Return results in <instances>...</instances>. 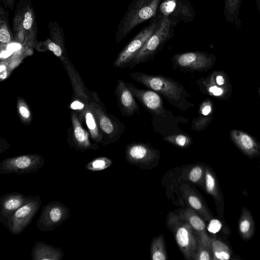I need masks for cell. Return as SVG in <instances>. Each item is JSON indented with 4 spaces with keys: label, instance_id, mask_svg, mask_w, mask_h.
<instances>
[{
    "label": "cell",
    "instance_id": "6da1fadb",
    "mask_svg": "<svg viewBox=\"0 0 260 260\" xmlns=\"http://www.w3.org/2000/svg\"><path fill=\"white\" fill-rule=\"evenodd\" d=\"M129 76L148 89L157 92L180 111L185 112L194 106L188 100L191 98L190 93L180 83L171 78L140 72L131 73Z\"/></svg>",
    "mask_w": 260,
    "mask_h": 260
},
{
    "label": "cell",
    "instance_id": "7a4b0ae2",
    "mask_svg": "<svg viewBox=\"0 0 260 260\" xmlns=\"http://www.w3.org/2000/svg\"><path fill=\"white\" fill-rule=\"evenodd\" d=\"M14 35L21 42L34 45L38 29L34 8L29 0H19L13 19Z\"/></svg>",
    "mask_w": 260,
    "mask_h": 260
},
{
    "label": "cell",
    "instance_id": "3957f363",
    "mask_svg": "<svg viewBox=\"0 0 260 260\" xmlns=\"http://www.w3.org/2000/svg\"><path fill=\"white\" fill-rule=\"evenodd\" d=\"M160 0H134L118 27L116 41L120 42L138 24L156 13Z\"/></svg>",
    "mask_w": 260,
    "mask_h": 260
},
{
    "label": "cell",
    "instance_id": "277c9868",
    "mask_svg": "<svg viewBox=\"0 0 260 260\" xmlns=\"http://www.w3.org/2000/svg\"><path fill=\"white\" fill-rule=\"evenodd\" d=\"M173 23L166 15L160 19L159 24L153 34L138 52L127 68L131 69L138 64L153 59L165 43L171 37Z\"/></svg>",
    "mask_w": 260,
    "mask_h": 260
},
{
    "label": "cell",
    "instance_id": "5b68a950",
    "mask_svg": "<svg viewBox=\"0 0 260 260\" xmlns=\"http://www.w3.org/2000/svg\"><path fill=\"white\" fill-rule=\"evenodd\" d=\"M216 56L204 51L175 54L171 59L172 68L183 72H207L214 66Z\"/></svg>",
    "mask_w": 260,
    "mask_h": 260
},
{
    "label": "cell",
    "instance_id": "8992f818",
    "mask_svg": "<svg viewBox=\"0 0 260 260\" xmlns=\"http://www.w3.org/2000/svg\"><path fill=\"white\" fill-rule=\"evenodd\" d=\"M169 224L173 230L177 244L186 258L194 259L198 245L197 233L188 222L175 214L170 216Z\"/></svg>",
    "mask_w": 260,
    "mask_h": 260
},
{
    "label": "cell",
    "instance_id": "52a82bcc",
    "mask_svg": "<svg viewBox=\"0 0 260 260\" xmlns=\"http://www.w3.org/2000/svg\"><path fill=\"white\" fill-rule=\"evenodd\" d=\"M196 82L203 94L220 100H228L232 95V85L228 75L224 71H213Z\"/></svg>",
    "mask_w": 260,
    "mask_h": 260
},
{
    "label": "cell",
    "instance_id": "ba28073f",
    "mask_svg": "<svg viewBox=\"0 0 260 260\" xmlns=\"http://www.w3.org/2000/svg\"><path fill=\"white\" fill-rule=\"evenodd\" d=\"M127 88L147 111L153 116L152 123L157 120H166L167 118L174 117L172 113L167 110L161 96L151 89H142L136 87L132 83L125 82Z\"/></svg>",
    "mask_w": 260,
    "mask_h": 260
},
{
    "label": "cell",
    "instance_id": "9c48e42d",
    "mask_svg": "<svg viewBox=\"0 0 260 260\" xmlns=\"http://www.w3.org/2000/svg\"><path fill=\"white\" fill-rule=\"evenodd\" d=\"M44 164V157L39 154H30L8 157L0 162V174H29L38 171Z\"/></svg>",
    "mask_w": 260,
    "mask_h": 260
},
{
    "label": "cell",
    "instance_id": "30bf717a",
    "mask_svg": "<svg viewBox=\"0 0 260 260\" xmlns=\"http://www.w3.org/2000/svg\"><path fill=\"white\" fill-rule=\"evenodd\" d=\"M70 217V210L67 206L60 202L52 201L43 207L36 226L42 232H51Z\"/></svg>",
    "mask_w": 260,
    "mask_h": 260
},
{
    "label": "cell",
    "instance_id": "8fae6325",
    "mask_svg": "<svg viewBox=\"0 0 260 260\" xmlns=\"http://www.w3.org/2000/svg\"><path fill=\"white\" fill-rule=\"evenodd\" d=\"M41 204L42 200L39 196H32L29 201L9 218L5 227L12 234H20L30 224Z\"/></svg>",
    "mask_w": 260,
    "mask_h": 260
},
{
    "label": "cell",
    "instance_id": "7c38bea8",
    "mask_svg": "<svg viewBox=\"0 0 260 260\" xmlns=\"http://www.w3.org/2000/svg\"><path fill=\"white\" fill-rule=\"evenodd\" d=\"M159 20L155 19L143 28L123 48L116 58L114 66L119 68H126L132 59L141 50L146 41L156 29Z\"/></svg>",
    "mask_w": 260,
    "mask_h": 260
},
{
    "label": "cell",
    "instance_id": "4fadbf2b",
    "mask_svg": "<svg viewBox=\"0 0 260 260\" xmlns=\"http://www.w3.org/2000/svg\"><path fill=\"white\" fill-rule=\"evenodd\" d=\"M17 191L7 193L0 197V222L5 226L9 218L31 198Z\"/></svg>",
    "mask_w": 260,
    "mask_h": 260
},
{
    "label": "cell",
    "instance_id": "5bb4252c",
    "mask_svg": "<svg viewBox=\"0 0 260 260\" xmlns=\"http://www.w3.org/2000/svg\"><path fill=\"white\" fill-rule=\"evenodd\" d=\"M229 135L235 145L247 157L253 158L260 155V142L246 132L232 129Z\"/></svg>",
    "mask_w": 260,
    "mask_h": 260
},
{
    "label": "cell",
    "instance_id": "9a60e30c",
    "mask_svg": "<svg viewBox=\"0 0 260 260\" xmlns=\"http://www.w3.org/2000/svg\"><path fill=\"white\" fill-rule=\"evenodd\" d=\"M118 105L123 116L129 117L140 114L139 106L133 94L127 88L125 81L118 80L115 90Z\"/></svg>",
    "mask_w": 260,
    "mask_h": 260
},
{
    "label": "cell",
    "instance_id": "2e32d148",
    "mask_svg": "<svg viewBox=\"0 0 260 260\" xmlns=\"http://www.w3.org/2000/svg\"><path fill=\"white\" fill-rule=\"evenodd\" d=\"M214 104L208 98L201 103L197 116L193 118L191 123V129L196 132H202L209 126L213 119Z\"/></svg>",
    "mask_w": 260,
    "mask_h": 260
},
{
    "label": "cell",
    "instance_id": "e0dca14e",
    "mask_svg": "<svg viewBox=\"0 0 260 260\" xmlns=\"http://www.w3.org/2000/svg\"><path fill=\"white\" fill-rule=\"evenodd\" d=\"M63 256V252L60 247H54L43 241H36L31 248L32 260H61Z\"/></svg>",
    "mask_w": 260,
    "mask_h": 260
},
{
    "label": "cell",
    "instance_id": "ac0fdd59",
    "mask_svg": "<svg viewBox=\"0 0 260 260\" xmlns=\"http://www.w3.org/2000/svg\"><path fill=\"white\" fill-rule=\"evenodd\" d=\"M255 222L249 210L242 208L238 223V230L242 239L247 241L252 238L255 233Z\"/></svg>",
    "mask_w": 260,
    "mask_h": 260
},
{
    "label": "cell",
    "instance_id": "d6986e66",
    "mask_svg": "<svg viewBox=\"0 0 260 260\" xmlns=\"http://www.w3.org/2000/svg\"><path fill=\"white\" fill-rule=\"evenodd\" d=\"M242 0H224L223 15L227 22L239 29L242 26L241 6Z\"/></svg>",
    "mask_w": 260,
    "mask_h": 260
},
{
    "label": "cell",
    "instance_id": "ffe728a7",
    "mask_svg": "<svg viewBox=\"0 0 260 260\" xmlns=\"http://www.w3.org/2000/svg\"><path fill=\"white\" fill-rule=\"evenodd\" d=\"M127 155L131 159L141 160L151 159L156 156L157 150L149 145L143 143H133L127 145Z\"/></svg>",
    "mask_w": 260,
    "mask_h": 260
},
{
    "label": "cell",
    "instance_id": "44dd1931",
    "mask_svg": "<svg viewBox=\"0 0 260 260\" xmlns=\"http://www.w3.org/2000/svg\"><path fill=\"white\" fill-rule=\"evenodd\" d=\"M179 217L188 222L198 236L208 235L204 221L191 209L188 208L180 211Z\"/></svg>",
    "mask_w": 260,
    "mask_h": 260
},
{
    "label": "cell",
    "instance_id": "7402d4cb",
    "mask_svg": "<svg viewBox=\"0 0 260 260\" xmlns=\"http://www.w3.org/2000/svg\"><path fill=\"white\" fill-rule=\"evenodd\" d=\"M13 39V34L10 27L9 16L7 10L2 6L0 8V42L1 46L6 48Z\"/></svg>",
    "mask_w": 260,
    "mask_h": 260
},
{
    "label": "cell",
    "instance_id": "603a6c76",
    "mask_svg": "<svg viewBox=\"0 0 260 260\" xmlns=\"http://www.w3.org/2000/svg\"><path fill=\"white\" fill-rule=\"evenodd\" d=\"M198 245L193 259H213L211 238L208 235L198 236Z\"/></svg>",
    "mask_w": 260,
    "mask_h": 260
},
{
    "label": "cell",
    "instance_id": "cb8c5ba5",
    "mask_svg": "<svg viewBox=\"0 0 260 260\" xmlns=\"http://www.w3.org/2000/svg\"><path fill=\"white\" fill-rule=\"evenodd\" d=\"M211 245L213 260L231 259L232 252L226 244L220 240L211 238Z\"/></svg>",
    "mask_w": 260,
    "mask_h": 260
},
{
    "label": "cell",
    "instance_id": "d4e9b609",
    "mask_svg": "<svg viewBox=\"0 0 260 260\" xmlns=\"http://www.w3.org/2000/svg\"><path fill=\"white\" fill-rule=\"evenodd\" d=\"M163 140L181 148L188 147L192 143L191 137L183 132H177L165 136L163 138Z\"/></svg>",
    "mask_w": 260,
    "mask_h": 260
},
{
    "label": "cell",
    "instance_id": "484cf974",
    "mask_svg": "<svg viewBox=\"0 0 260 260\" xmlns=\"http://www.w3.org/2000/svg\"><path fill=\"white\" fill-rule=\"evenodd\" d=\"M206 189L208 193L211 194L216 201L221 200L218 184L215 176L210 169H207L205 176Z\"/></svg>",
    "mask_w": 260,
    "mask_h": 260
},
{
    "label": "cell",
    "instance_id": "4316f807",
    "mask_svg": "<svg viewBox=\"0 0 260 260\" xmlns=\"http://www.w3.org/2000/svg\"><path fill=\"white\" fill-rule=\"evenodd\" d=\"M74 135L77 146L80 149L84 150L90 149L91 144L88 140V135L77 120L74 121Z\"/></svg>",
    "mask_w": 260,
    "mask_h": 260
},
{
    "label": "cell",
    "instance_id": "83f0119b",
    "mask_svg": "<svg viewBox=\"0 0 260 260\" xmlns=\"http://www.w3.org/2000/svg\"><path fill=\"white\" fill-rule=\"evenodd\" d=\"M151 258L153 260H165L167 255L163 237L156 238L152 243L151 248Z\"/></svg>",
    "mask_w": 260,
    "mask_h": 260
},
{
    "label": "cell",
    "instance_id": "f1b7e54d",
    "mask_svg": "<svg viewBox=\"0 0 260 260\" xmlns=\"http://www.w3.org/2000/svg\"><path fill=\"white\" fill-rule=\"evenodd\" d=\"M112 161L106 157H99L93 159L85 165L86 170L91 172L100 171L110 167Z\"/></svg>",
    "mask_w": 260,
    "mask_h": 260
},
{
    "label": "cell",
    "instance_id": "f546056e",
    "mask_svg": "<svg viewBox=\"0 0 260 260\" xmlns=\"http://www.w3.org/2000/svg\"><path fill=\"white\" fill-rule=\"evenodd\" d=\"M188 201L190 205L195 210L199 211L207 220L212 218V216L198 197L190 196L188 198Z\"/></svg>",
    "mask_w": 260,
    "mask_h": 260
},
{
    "label": "cell",
    "instance_id": "4dcf8cb0",
    "mask_svg": "<svg viewBox=\"0 0 260 260\" xmlns=\"http://www.w3.org/2000/svg\"><path fill=\"white\" fill-rule=\"evenodd\" d=\"M85 120L86 125L90 132L92 137L96 140V141L100 140L101 137L99 133L95 119L92 113L89 111L86 112L85 114Z\"/></svg>",
    "mask_w": 260,
    "mask_h": 260
},
{
    "label": "cell",
    "instance_id": "1f68e13d",
    "mask_svg": "<svg viewBox=\"0 0 260 260\" xmlns=\"http://www.w3.org/2000/svg\"><path fill=\"white\" fill-rule=\"evenodd\" d=\"M203 174V170L201 167L199 166L195 167L189 173V179L193 182H197L202 178Z\"/></svg>",
    "mask_w": 260,
    "mask_h": 260
},
{
    "label": "cell",
    "instance_id": "d6a6232c",
    "mask_svg": "<svg viewBox=\"0 0 260 260\" xmlns=\"http://www.w3.org/2000/svg\"><path fill=\"white\" fill-rule=\"evenodd\" d=\"M218 221L216 220H212L209 224L208 230L210 232L215 233L219 229Z\"/></svg>",
    "mask_w": 260,
    "mask_h": 260
},
{
    "label": "cell",
    "instance_id": "836d02e7",
    "mask_svg": "<svg viewBox=\"0 0 260 260\" xmlns=\"http://www.w3.org/2000/svg\"><path fill=\"white\" fill-rule=\"evenodd\" d=\"M20 114L24 118H28L30 116L28 109L24 105L20 106L19 108Z\"/></svg>",
    "mask_w": 260,
    "mask_h": 260
},
{
    "label": "cell",
    "instance_id": "e575fe53",
    "mask_svg": "<svg viewBox=\"0 0 260 260\" xmlns=\"http://www.w3.org/2000/svg\"><path fill=\"white\" fill-rule=\"evenodd\" d=\"M22 46L21 44L16 43H10L7 47V49L14 52L21 49Z\"/></svg>",
    "mask_w": 260,
    "mask_h": 260
},
{
    "label": "cell",
    "instance_id": "d590c367",
    "mask_svg": "<svg viewBox=\"0 0 260 260\" xmlns=\"http://www.w3.org/2000/svg\"><path fill=\"white\" fill-rule=\"evenodd\" d=\"M84 105L83 103L78 101H74L71 105V108L73 110H81L84 108Z\"/></svg>",
    "mask_w": 260,
    "mask_h": 260
},
{
    "label": "cell",
    "instance_id": "8d00e7d4",
    "mask_svg": "<svg viewBox=\"0 0 260 260\" xmlns=\"http://www.w3.org/2000/svg\"><path fill=\"white\" fill-rule=\"evenodd\" d=\"M7 70L6 67L4 64H1L0 66V79L1 80L5 79L7 77Z\"/></svg>",
    "mask_w": 260,
    "mask_h": 260
},
{
    "label": "cell",
    "instance_id": "74e56055",
    "mask_svg": "<svg viewBox=\"0 0 260 260\" xmlns=\"http://www.w3.org/2000/svg\"><path fill=\"white\" fill-rule=\"evenodd\" d=\"M5 6L10 9L14 8L16 0H1Z\"/></svg>",
    "mask_w": 260,
    "mask_h": 260
},
{
    "label": "cell",
    "instance_id": "f35d334b",
    "mask_svg": "<svg viewBox=\"0 0 260 260\" xmlns=\"http://www.w3.org/2000/svg\"><path fill=\"white\" fill-rule=\"evenodd\" d=\"M13 52L7 49L1 51V58H6L9 57L12 54Z\"/></svg>",
    "mask_w": 260,
    "mask_h": 260
},
{
    "label": "cell",
    "instance_id": "ab89813d",
    "mask_svg": "<svg viewBox=\"0 0 260 260\" xmlns=\"http://www.w3.org/2000/svg\"><path fill=\"white\" fill-rule=\"evenodd\" d=\"M256 9L260 14V0H255Z\"/></svg>",
    "mask_w": 260,
    "mask_h": 260
},
{
    "label": "cell",
    "instance_id": "60d3db41",
    "mask_svg": "<svg viewBox=\"0 0 260 260\" xmlns=\"http://www.w3.org/2000/svg\"><path fill=\"white\" fill-rule=\"evenodd\" d=\"M259 96H260V87L259 88Z\"/></svg>",
    "mask_w": 260,
    "mask_h": 260
}]
</instances>
